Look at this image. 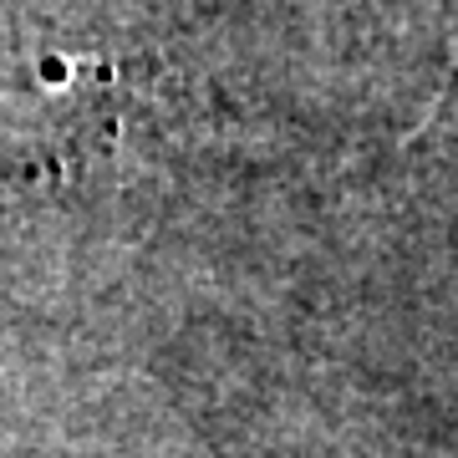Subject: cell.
<instances>
[{
    "mask_svg": "<svg viewBox=\"0 0 458 458\" xmlns=\"http://www.w3.org/2000/svg\"><path fill=\"white\" fill-rule=\"evenodd\" d=\"M454 102H458V82H454Z\"/></svg>",
    "mask_w": 458,
    "mask_h": 458,
    "instance_id": "1",
    "label": "cell"
}]
</instances>
